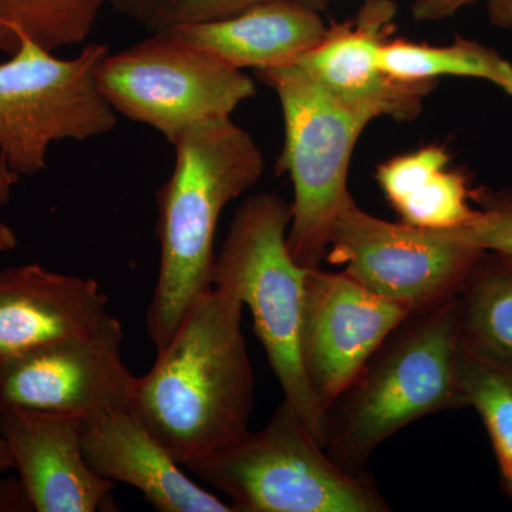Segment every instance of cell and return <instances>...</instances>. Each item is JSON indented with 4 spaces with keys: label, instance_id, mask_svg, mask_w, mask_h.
<instances>
[{
    "label": "cell",
    "instance_id": "obj_12",
    "mask_svg": "<svg viewBox=\"0 0 512 512\" xmlns=\"http://www.w3.org/2000/svg\"><path fill=\"white\" fill-rule=\"evenodd\" d=\"M397 8L393 0H367L356 18L328 28L299 66L330 94L373 120L416 119L436 80H403L379 66L380 47L390 39Z\"/></svg>",
    "mask_w": 512,
    "mask_h": 512
},
{
    "label": "cell",
    "instance_id": "obj_4",
    "mask_svg": "<svg viewBox=\"0 0 512 512\" xmlns=\"http://www.w3.org/2000/svg\"><path fill=\"white\" fill-rule=\"evenodd\" d=\"M291 204L262 192L249 197L232 218L212 268V288L248 306L284 400L309 433L326 446V412L316 400L301 356L303 296L309 269L289 252Z\"/></svg>",
    "mask_w": 512,
    "mask_h": 512
},
{
    "label": "cell",
    "instance_id": "obj_16",
    "mask_svg": "<svg viewBox=\"0 0 512 512\" xmlns=\"http://www.w3.org/2000/svg\"><path fill=\"white\" fill-rule=\"evenodd\" d=\"M222 62L244 70L292 66L322 42L320 12L295 0H268L237 15L170 29Z\"/></svg>",
    "mask_w": 512,
    "mask_h": 512
},
{
    "label": "cell",
    "instance_id": "obj_17",
    "mask_svg": "<svg viewBox=\"0 0 512 512\" xmlns=\"http://www.w3.org/2000/svg\"><path fill=\"white\" fill-rule=\"evenodd\" d=\"M458 305L463 348L512 363V259L481 252L461 286Z\"/></svg>",
    "mask_w": 512,
    "mask_h": 512
},
{
    "label": "cell",
    "instance_id": "obj_27",
    "mask_svg": "<svg viewBox=\"0 0 512 512\" xmlns=\"http://www.w3.org/2000/svg\"><path fill=\"white\" fill-rule=\"evenodd\" d=\"M487 13L495 28L512 29V0H487Z\"/></svg>",
    "mask_w": 512,
    "mask_h": 512
},
{
    "label": "cell",
    "instance_id": "obj_6",
    "mask_svg": "<svg viewBox=\"0 0 512 512\" xmlns=\"http://www.w3.org/2000/svg\"><path fill=\"white\" fill-rule=\"evenodd\" d=\"M256 74L274 90L284 114L278 173H288L293 185L289 252L302 268H315L326 256L336 218L353 200L348 190L350 160L373 119L336 99L299 64Z\"/></svg>",
    "mask_w": 512,
    "mask_h": 512
},
{
    "label": "cell",
    "instance_id": "obj_9",
    "mask_svg": "<svg viewBox=\"0 0 512 512\" xmlns=\"http://www.w3.org/2000/svg\"><path fill=\"white\" fill-rule=\"evenodd\" d=\"M481 252L440 231L373 217L352 200L333 224L326 256L369 291L417 312L456 298Z\"/></svg>",
    "mask_w": 512,
    "mask_h": 512
},
{
    "label": "cell",
    "instance_id": "obj_29",
    "mask_svg": "<svg viewBox=\"0 0 512 512\" xmlns=\"http://www.w3.org/2000/svg\"><path fill=\"white\" fill-rule=\"evenodd\" d=\"M12 468L13 460L12 456H10L8 444H6L5 439L0 436V473H5V471L12 470Z\"/></svg>",
    "mask_w": 512,
    "mask_h": 512
},
{
    "label": "cell",
    "instance_id": "obj_19",
    "mask_svg": "<svg viewBox=\"0 0 512 512\" xmlns=\"http://www.w3.org/2000/svg\"><path fill=\"white\" fill-rule=\"evenodd\" d=\"M460 382L467 407H474L493 444L500 485L512 501V363L460 352Z\"/></svg>",
    "mask_w": 512,
    "mask_h": 512
},
{
    "label": "cell",
    "instance_id": "obj_20",
    "mask_svg": "<svg viewBox=\"0 0 512 512\" xmlns=\"http://www.w3.org/2000/svg\"><path fill=\"white\" fill-rule=\"evenodd\" d=\"M109 0H0V26L19 46L28 36L47 50L79 45Z\"/></svg>",
    "mask_w": 512,
    "mask_h": 512
},
{
    "label": "cell",
    "instance_id": "obj_24",
    "mask_svg": "<svg viewBox=\"0 0 512 512\" xmlns=\"http://www.w3.org/2000/svg\"><path fill=\"white\" fill-rule=\"evenodd\" d=\"M448 161L450 156L446 148L423 147L413 153L384 161L377 167L376 181L394 207L430 175L447 168Z\"/></svg>",
    "mask_w": 512,
    "mask_h": 512
},
{
    "label": "cell",
    "instance_id": "obj_2",
    "mask_svg": "<svg viewBox=\"0 0 512 512\" xmlns=\"http://www.w3.org/2000/svg\"><path fill=\"white\" fill-rule=\"evenodd\" d=\"M173 147V174L156 195L160 266L146 315L157 352L194 302L211 291L221 212L258 183L265 164L254 138L231 117L194 124Z\"/></svg>",
    "mask_w": 512,
    "mask_h": 512
},
{
    "label": "cell",
    "instance_id": "obj_7",
    "mask_svg": "<svg viewBox=\"0 0 512 512\" xmlns=\"http://www.w3.org/2000/svg\"><path fill=\"white\" fill-rule=\"evenodd\" d=\"M18 39L0 62V154L20 177H33L46 170L53 143L104 136L119 120L97 83L109 46L90 43L62 59L28 36Z\"/></svg>",
    "mask_w": 512,
    "mask_h": 512
},
{
    "label": "cell",
    "instance_id": "obj_30",
    "mask_svg": "<svg viewBox=\"0 0 512 512\" xmlns=\"http://www.w3.org/2000/svg\"><path fill=\"white\" fill-rule=\"evenodd\" d=\"M16 49H18V46L15 45V42L6 35L5 30L0 26V56H2L3 53H9V55H12Z\"/></svg>",
    "mask_w": 512,
    "mask_h": 512
},
{
    "label": "cell",
    "instance_id": "obj_15",
    "mask_svg": "<svg viewBox=\"0 0 512 512\" xmlns=\"http://www.w3.org/2000/svg\"><path fill=\"white\" fill-rule=\"evenodd\" d=\"M87 464L97 476L137 488L160 512H234L192 481L130 406L80 420Z\"/></svg>",
    "mask_w": 512,
    "mask_h": 512
},
{
    "label": "cell",
    "instance_id": "obj_26",
    "mask_svg": "<svg viewBox=\"0 0 512 512\" xmlns=\"http://www.w3.org/2000/svg\"><path fill=\"white\" fill-rule=\"evenodd\" d=\"M19 180L20 175L10 170L5 158L0 154V205L6 204L10 200L13 187L19 183ZM16 245H18V238L13 229L5 222L0 221V254L12 251Z\"/></svg>",
    "mask_w": 512,
    "mask_h": 512
},
{
    "label": "cell",
    "instance_id": "obj_13",
    "mask_svg": "<svg viewBox=\"0 0 512 512\" xmlns=\"http://www.w3.org/2000/svg\"><path fill=\"white\" fill-rule=\"evenodd\" d=\"M0 436L33 510L117 511L113 481L97 476L84 457L77 417L2 404Z\"/></svg>",
    "mask_w": 512,
    "mask_h": 512
},
{
    "label": "cell",
    "instance_id": "obj_5",
    "mask_svg": "<svg viewBox=\"0 0 512 512\" xmlns=\"http://www.w3.org/2000/svg\"><path fill=\"white\" fill-rule=\"evenodd\" d=\"M185 470L228 495L234 512H387L372 476L329 457L285 400L264 429Z\"/></svg>",
    "mask_w": 512,
    "mask_h": 512
},
{
    "label": "cell",
    "instance_id": "obj_10",
    "mask_svg": "<svg viewBox=\"0 0 512 512\" xmlns=\"http://www.w3.org/2000/svg\"><path fill=\"white\" fill-rule=\"evenodd\" d=\"M124 332L114 315L76 338L30 350L0 367V406L92 419L128 407L137 377L121 357Z\"/></svg>",
    "mask_w": 512,
    "mask_h": 512
},
{
    "label": "cell",
    "instance_id": "obj_23",
    "mask_svg": "<svg viewBox=\"0 0 512 512\" xmlns=\"http://www.w3.org/2000/svg\"><path fill=\"white\" fill-rule=\"evenodd\" d=\"M268 0H153L144 22L141 25L148 32H164L191 25L237 15L242 10ZM323 12L329 8L332 0H295Z\"/></svg>",
    "mask_w": 512,
    "mask_h": 512
},
{
    "label": "cell",
    "instance_id": "obj_1",
    "mask_svg": "<svg viewBox=\"0 0 512 512\" xmlns=\"http://www.w3.org/2000/svg\"><path fill=\"white\" fill-rule=\"evenodd\" d=\"M242 312L238 299L212 288L137 377L131 409L183 467L249 431L255 379Z\"/></svg>",
    "mask_w": 512,
    "mask_h": 512
},
{
    "label": "cell",
    "instance_id": "obj_28",
    "mask_svg": "<svg viewBox=\"0 0 512 512\" xmlns=\"http://www.w3.org/2000/svg\"><path fill=\"white\" fill-rule=\"evenodd\" d=\"M151 2L153 0H109V5L113 6L121 15L143 23Z\"/></svg>",
    "mask_w": 512,
    "mask_h": 512
},
{
    "label": "cell",
    "instance_id": "obj_22",
    "mask_svg": "<svg viewBox=\"0 0 512 512\" xmlns=\"http://www.w3.org/2000/svg\"><path fill=\"white\" fill-rule=\"evenodd\" d=\"M473 200L480 208L467 224L440 232L480 251L512 259V190L474 191Z\"/></svg>",
    "mask_w": 512,
    "mask_h": 512
},
{
    "label": "cell",
    "instance_id": "obj_25",
    "mask_svg": "<svg viewBox=\"0 0 512 512\" xmlns=\"http://www.w3.org/2000/svg\"><path fill=\"white\" fill-rule=\"evenodd\" d=\"M476 2L478 0H414L412 15L417 22H439Z\"/></svg>",
    "mask_w": 512,
    "mask_h": 512
},
{
    "label": "cell",
    "instance_id": "obj_8",
    "mask_svg": "<svg viewBox=\"0 0 512 512\" xmlns=\"http://www.w3.org/2000/svg\"><path fill=\"white\" fill-rule=\"evenodd\" d=\"M97 83L110 106L173 146L194 124L231 117L255 96L254 80L170 32L107 55Z\"/></svg>",
    "mask_w": 512,
    "mask_h": 512
},
{
    "label": "cell",
    "instance_id": "obj_11",
    "mask_svg": "<svg viewBox=\"0 0 512 512\" xmlns=\"http://www.w3.org/2000/svg\"><path fill=\"white\" fill-rule=\"evenodd\" d=\"M412 313L409 306L376 295L345 271L309 269L303 296L302 365L325 412Z\"/></svg>",
    "mask_w": 512,
    "mask_h": 512
},
{
    "label": "cell",
    "instance_id": "obj_18",
    "mask_svg": "<svg viewBox=\"0 0 512 512\" xmlns=\"http://www.w3.org/2000/svg\"><path fill=\"white\" fill-rule=\"evenodd\" d=\"M379 66L403 80L473 77L494 84L512 96V64L497 50L461 36L447 46L389 39L380 47Z\"/></svg>",
    "mask_w": 512,
    "mask_h": 512
},
{
    "label": "cell",
    "instance_id": "obj_21",
    "mask_svg": "<svg viewBox=\"0 0 512 512\" xmlns=\"http://www.w3.org/2000/svg\"><path fill=\"white\" fill-rule=\"evenodd\" d=\"M471 198L466 175L443 168L393 208L404 224L440 231L461 227L476 215Z\"/></svg>",
    "mask_w": 512,
    "mask_h": 512
},
{
    "label": "cell",
    "instance_id": "obj_14",
    "mask_svg": "<svg viewBox=\"0 0 512 512\" xmlns=\"http://www.w3.org/2000/svg\"><path fill=\"white\" fill-rule=\"evenodd\" d=\"M111 315L99 282L39 264L0 271V367L30 350L86 335Z\"/></svg>",
    "mask_w": 512,
    "mask_h": 512
},
{
    "label": "cell",
    "instance_id": "obj_3",
    "mask_svg": "<svg viewBox=\"0 0 512 512\" xmlns=\"http://www.w3.org/2000/svg\"><path fill=\"white\" fill-rule=\"evenodd\" d=\"M458 295L413 312L326 410V453L363 471L380 444L429 414L467 407L460 382Z\"/></svg>",
    "mask_w": 512,
    "mask_h": 512
}]
</instances>
